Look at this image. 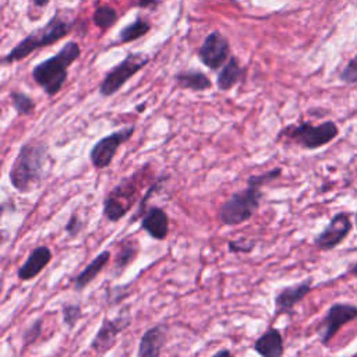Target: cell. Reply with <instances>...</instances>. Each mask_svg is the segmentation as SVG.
<instances>
[{"instance_id": "32", "label": "cell", "mask_w": 357, "mask_h": 357, "mask_svg": "<svg viewBox=\"0 0 357 357\" xmlns=\"http://www.w3.org/2000/svg\"><path fill=\"white\" fill-rule=\"evenodd\" d=\"M155 1H156V0H137V3H138L139 7H148V6L153 4Z\"/></svg>"}, {"instance_id": "13", "label": "cell", "mask_w": 357, "mask_h": 357, "mask_svg": "<svg viewBox=\"0 0 357 357\" xmlns=\"http://www.w3.org/2000/svg\"><path fill=\"white\" fill-rule=\"evenodd\" d=\"M312 290V279L308 278L298 283L282 287L275 296V315L280 317L284 314H291L294 307L303 301L307 294Z\"/></svg>"}, {"instance_id": "4", "label": "cell", "mask_w": 357, "mask_h": 357, "mask_svg": "<svg viewBox=\"0 0 357 357\" xmlns=\"http://www.w3.org/2000/svg\"><path fill=\"white\" fill-rule=\"evenodd\" d=\"M262 187L247 183V187L234 191L220 206L219 220L225 226H237L250 220L259 208L264 192Z\"/></svg>"}, {"instance_id": "25", "label": "cell", "mask_w": 357, "mask_h": 357, "mask_svg": "<svg viewBox=\"0 0 357 357\" xmlns=\"http://www.w3.org/2000/svg\"><path fill=\"white\" fill-rule=\"evenodd\" d=\"M167 180V176H162V177H158L149 187H148V190H146V192H145V195L141 198V201H139V204H138V208H137V211H135V213L132 215V218L130 219V223H132V222H135V220H138L139 218H142L144 215H145V206H146V202H148V199L151 198V195L152 194H155V191H159L160 188H162V184L165 183Z\"/></svg>"}, {"instance_id": "5", "label": "cell", "mask_w": 357, "mask_h": 357, "mask_svg": "<svg viewBox=\"0 0 357 357\" xmlns=\"http://www.w3.org/2000/svg\"><path fill=\"white\" fill-rule=\"evenodd\" d=\"M339 135V127L333 120H325L319 124L301 121L286 127L279 137H286L304 149H318L332 142Z\"/></svg>"}, {"instance_id": "1", "label": "cell", "mask_w": 357, "mask_h": 357, "mask_svg": "<svg viewBox=\"0 0 357 357\" xmlns=\"http://www.w3.org/2000/svg\"><path fill=\"white\" fill-rule=\"evenodd\" d=\"M49 152L43 142H25L20 146L10 172L11 185L21 194L31 192L45 177V166Z\"/></svg>"}, {"instance_id": "20", "label": "cell", "mask_w": 357, "mask_h": 357, "mask_svg": "<svg viewBox=\"0 0 357 357\" xmlns=\"http://www.w3.org/2000/svg\"><path fill=\"white\" fill-rule=\"evenodd\" d=\"M139 252V243L137 238H127L120 243L116 257L113 259V275L120 276L135 261Z\"/></svg>"}, {"instance_id": "9", "label": "cell", "mask_w": 357, "mask_h": 357, "mask_svg": "<svg viewBox=\"0 0 357 357\" xmlns=\"http://www.w3.org/2000/svg\"><path fill=\"white\" fill-rule=\"evenodd\" d=\"M134 194V176L121 180L103 199L105 218L113 223L119 222L135 202Z\"/></svg>"}, {"instance_id": "34", "label": "cell", "mask_w": 357, "mask_h": 357, "mask_svg": "<svg viewBox=\"0 0 357 357\" xmlns=\"http://www.w3.org/2000/svg\"><path fill=\"white\" fill-rule=\"evenodd\" d=\"M349 273L353 275L354 278H357V262H354V264L349 268Z\"/></svg>"}, {"instance_id": "17", "label": "cell", "mask_w": 357, "mask_h": 357, "mask_svg": "<svg viewBox=\"0 0 357 357\" xmlns=\"http://www.w3.org/2000/svg\"><path fill=\"white\" fill-rule=\"evenodd\" d=\"M252 349L262 357H282L284 343L282 332L278 328H268L252 344Z\"/></svg>"}, {"instance_id": "28", "label": "cell", "mask_w": 357, "mask_h": 357, "mask_svg": "<svg viewBox=\"0 0 357 357\" xmlns=\"http://www.w3.org/2000/svg\"><path fill=\"white\" fill-rule=\"evenodd\" d=\"M339 79L344 84H357V53L346 63L339 74Z\"/></svg>"}, {"instance_id": "36", "label": "cell", "mask_w": 357, "mask_h": 357, "mask_svg": "<svg viewBox=\"0 0 357 357\" xmlns=\"http://www.w3.org/2000/svg\"><path fill=\"white\" fill-rule=\"evenodd\" d=\"M354 226H356V229H357V211L354 212Z\"/></svg>"}, {"instance_id": "19", "label": "cell", "mask_w": 357, "mask_h": 357, "mask_svg": "<svg viewBox=\"0 0 357 357\" xmlns=\"http://www.w3.org/2000/svg\"><path fill=\"white\" fill-rule=\"evenodd\" d=\"M245 70L241 67L236 56H230L229 60L222 66V70L218 74L216 85L220 91H230L234 85L244 81Z\"/></svg>"}, {"instance_id": "30", "label": "cell", "mask_w": 357, "mask_h": 357, "mask_svg": "<svg viewBox=\"0 0 357 357\" xmlns=\"http://www.w3.org/2000/svg\"><path fill=\"white\" fill-rule=\"evenodd\" d=\"M40 333H42V319H36L22 333L24 346H29L33 342H36V339L40 336Z\"/></svg>"}, {"instance_id": "24", "label": "cell", "mask_w": 357, "mask_h": 357, "mask_svg": "<svg viewBox=\"0 0 357 357\" xmlns=\"http://www.w3.org/2000/svg\"><path fill=\"white\" fill-rule=\"evenodd\" d=\"M117 21V13L110 6H99L93 13V24L100 29H107Z\"/></svg>"}, {"instance_id": "22", "label": "cell", "mask_w": 357, "mask_h": 357, "mask_svg": "<svg viewBox=\"0 0 357 357\" xmlns=\"http://www.w3.org/2000/svg\"><path fill=\"white\" fill-rule=\"evenodd\" d=\"M151 29V25L148 21H144L142 18H137L132 24L127 25L126 28L121 29L119 38H120V42L123 43H128V42H132L135 39H139L141 36H144L145 33H148Z\"/></svg>"}, {"instance_id": "3", "label": "cell", "mask_w": 357, "mask_h": 357, "mask_svg": "<svg viewBox=\"0 0 357 357\" xmlns=\"http://www.w3.org/2000/svg\"><path fill=\"white\" fill-rule=\"evenodd\" d=\"M71 31V22L61 18L60 15H53L52 20L42 28L33 31L28 36H25L21 42H18L4 57L3 63L11 64L20 61L29 56L32 52L49 46L61 38H64Z\"/></svg>"}, {"instance_id": "31", "label": "cell", "mask_w": 357, "mask_h": 357, "mask_svg": "<svg viewBox=\"0 0 357 357\" xmlns=\"http://www.w3.org/2000/svg\"><path fill=\"white\" fill-rule=\"evenodd\" d=\"M84 227H85L84 220H82L77 213H73V215L68 218V220H67V223H66V226H64V230H66V233H67L71 238H74V237L79 236V233L84 230Z\"/></svg>"}, {"instance_id": "15", "label": "cell", "mask_w": 357, "mask_h": 357, "mask_svg": "<svg viewBox=\"0 0 357 357\" xmlns=\"http://www.w3.org/2000/svg\"><path fill=\"white\" fill-rule=\"evenodd\" d=\"M167 325L158 324L146 329L138 343L137 356L138 357H159L162 354V347L166 342Z\"/></svg>"}, {"instance_id": "23", "label": "cell", "mask_w": 357, "mask_h": 357, "mask_svg": "<svg viewBox=\"0 0 357 357\" xmlns=\"http://www.w3.org/2000/svg\"><path fill=\"white\" fill-rule=\"evenodd\" d=\"M10 102H11V106H13V109L15 110V113L18 116L31 114L36 107V103L33 102V99L29 95H26L25 92H21V91H11L10 92Z\"/></svg>"}, {"instance_id": "29", "label": "cell", "mask_w": 357, "mask_h": 357, "mask_svg": "<svg viewBox=\"0 0 357 357\" xmlns=\"http://www.w3.org/2000/svg\"><path fill=\"white\" fill-rule=\"evenodd\" d=\"M282 176V167H273L268 172H264L261 174H251L248 178H247V183H252V184H257L259 187L279 178Z\"/></svg>"}, {"instance_id": "6", "label": "cell", "mask_w": 357, "mask_h": 357, "mask_svg": "<svg viewBox=\"0 0 357 357\" xmlns=\"http://www.w3.org/2000/svg\"><path fill=\"white\" fill-rule=\"evenodd\" d=\"M149 61V57L142 53H128L119 64L112 67L99 84V93L109 98L117 93L123 85L142 70Z\"/></svg>"}, {"instance_id": "26", "label": "cell", "mask_w": 357, "mask_h": 357, "mask_svg": "<svg viewBox=\"0 0 357 357\" xmlns=\"http://www.w3.org/2000/svg\"><path fill=\"white\" fill-rule=\"evenodd\" d=\"M61 317L64 325L73 329L77 325V322L82 318V308L78 303H64L61 305Z\"/></svg>"}, {"instance_id": "7", "label": "cell", "mask_w": 357, "mask_h": 357, "mask_svg": "<svg viewBox=\"0 0 357 357\" xmlns=\"http://www.w3.org/2000/svg\"><path fill=\"white\" fill-rule=\"evenodd\" d=\"M135 131V126L123 127L120 130H116L100 139H98L91 151H89V159L95 169H106L113 162L119 148L126 144Z\"/></svg>"}, {"instance_id": "11", "label": "cell", "mask_w": 357, "mask_h": 357, "mask_svg": "<svg viewBox=\"0 0 357 357\" xmlns=\"http://www.w3.org/2000/svg\"><path fill=\"white\" fill-rule=\"evenodd\" d=\"M351 220L347 212L335 213L328 225L314 237V245L321 251H331L340 245L351 231Z\"/></svg>"}, {"instance_id": "2", "label": "cell", "mask_w": 357, "mask_h": 357, "mask_svg": "<svg viewBox=\"0 0 357 357\" xmlns=\"http://www.w3.org/2000/svg\"><path fill=\"white\" fill-rule=\"evenodd\" d=\"M81 47L77 42H67L54 56L38 63L32 68V79L47 96L60 92L67 81L68 67L79 57Z\"/></svg>"}, {"instance_id": "21", "label": "cell", "mask_w": 357, "mask_h": 357, "mask_svg": "<svg viewBox=\"0 0 357 357\" xmlns=\"http://www.w3.org/2000/svg\"><path fill=\"white\" fill-rule=\"evenodd\" d=\"M174 81L178 85V88L194 92H202L211 89L212 86V81L209 79V77L199 70L180 71L174 75Z\"/></svg>"}, {"instance_id": "35", "label": "cell", "mask_w": 357, "mask_h": 357, "mask_svg": "<svg viewBox=\"0 0 357 357\" xmlns=\"http://www.w3.org/2000/svg\"><path fill=\"white\" fill-rule=\"evenodd\" d=\"M47 1H49V0H33V3H35L38 7H43V6H46V4H47Z\"/></svg>"}, {"instance_id": "27", "label": "cell", "mask_w": 357, "mask_h": 357, "mask_svg": "<svg viewBox=\"0 0 357 357\" xmlns=\"http://www.w3.org/2000/svg\"><path fill=\"white\" fill-rule=\"evenodd\" d=\"M255 247H257V241L248 237H240L236 240H230L227 243V250L229 252H233V254H250L254 251Z\"/></svg>"}, {"instance_id": "18", "label": "cell", "mask_w": 357, "mask_h": 357, "mask_svg": "<svg viewBox=\"0 0 357 357\" xmlns=\"http://www.w3.org/2000/svg\"><path fill=\"white\" fill-rule=\"evenodd\" d=\"M110 251L103 250L100 251L74 279H73V287L75 291H82L89 283H92L96 276L103 271V268L110 261Z\"/></svg>"}, {"instance_id": "16", "label": "cell", "mask_w": 357, "mask_h": 357, "mask_svg": "<svg viewBox=\"0 0 357 357\" xmlns=\"http://www.w3.org/2000/svg\"><path fill=\"white\" fill-rule=\"evenodd\" d=\"M141 229L155 240H165L169 233V216L163 208L152 205L141 218Z\"/></svg>"}, {"instance_id": "14", "label": "cell", "mask_w": 357, "mask_h": 357, "mask_svg": "<svg viewBox=\"0 0 357 357\" xmlns=\"http://www.w3.org/2000/svg\"><path fill=\"white\" fill-rule=\"evenodd\" d=\"M52 258H53V254L47 245L42 244L35 247L33 250H31L24 264L20 265L17 271V278L22 282H28L36 278L50 264Z\"/></svg>"}, {"instance_id": "10", "label": "cell", "mask_w": 357, "mask_h": 357, "mask_svg": "<svg viewBox=\"0 0 357 357\" xmlns=\"http://www.w3.org/2000/svg\"><path fill=\"white\" fill-rule=\"evenodd\" d=\"M130 322H131V317L128 311H124V312L121 311L114 318H105L103 322L100 324V328L96 331L95 336L92 337L89 347L96 354H106L114 347L119 335L130 326Z\"/></svg>"}, {"instance_id": "33", "label": "cell", "mask_w": 357, "mask_h": 357, "mask_svg": "<svg viewBox=\"0 0 357 357\" xmlns=\"http://www.w3.org/2000/svg\"><path fill=\"white\" fill-rule=\"evenodd\" d=\"M213 356H231V351L227 349H222L219 351H216Z\"/></svg>"}, {"instance_id": "8", "label": "cell", "mask_w": 357, "mask_h": 357, "mask_svg": "<svg viewBox=\"0 0 357 357\" xmlns=\"http://www.w3.org/2000/svg\"><path fill=\"white\" fill-rule=\"evenodd\" d=\"M357 319V305L350 303H333L325 312L318 325L319 342L328 347L329 342L335 337L337 331L346 324Z\"/></svg>"}, {"instance_id": "12", "label": "cell", "mask_w": 357, "mask_h": 357, "mask_svg": "<svg viewBox=\"0 0 357 357\" xmlns=\"http://www.w3.org/2000/svg\"><path fill=\"white\" fill-rule=\"evenodd\" d=\"M230 54L229 40L218 31L211 32L202 42L198 57L204 66L211 70L220 68Z\"/></svg>"}, {"instance_id": "37", "label": "cell", "mask_w": 357, "mask_h": 357, "mask_svg": "<svg viewBox=\"0 0 357 357\" xmlns=\"http://www.w3.org/2000/svg\"><path fill=\"white\" fill-rule=\"evenodd\" d=\"M144 107H145V103H142V105L137 106V110H141V109H144Z\"/></svg>"}]
</instances>
